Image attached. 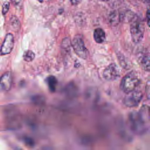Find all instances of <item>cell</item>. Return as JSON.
<instances>
[{
    "label": "cell",
    "instance_id": "1",
    "mask_svg": "<svg viewBox=\"0 0 150 150\" xmlns=\"http://www.w3.org/2000/svg\"><path fill=\"white\" fill-rule=\"evenodd\" d=\"M129 123L132 131L137 134H144L150 124L149 107L144 105L139 111H132L129 115Z\"/></svg>",
    "mask_w": 150,
    "mask_h": 150
},
{
    "label": "cell",
    "instance_id": "2",
    "mask_svg": "<svg viewBox=\"0 0 150 150\" xmlns=\"http://www.w3.org/2000/svg\"><path fill=\"white\" fill-rule=\"evenodd\" d=\"M131 39L135 43H139L143 39L145 27L144 23L137 16L134 15L129 21Z\"/></svg>",
    "mask_w": 150,
    "mask_h": 150
},
{
    "label": "cell",
    "instance_id": "3",
    "mask_svg": "<svg viewBox=\"0 0 150 150\" xmlns=\"http://www.w3.org/2000/svg\"><path fill=\"white\" fill-rule=\"evenodd\" d=\"M140 80L134 73H128L121 80V89L126 94L134 90L139 84Z\"/></svg>",
    "mask_w": 150,
    "mask_h": 150
},
{
    "label": "cell",
    "instance_id": "4",
    "mask_svg": "<svg viewBox=\"0 0 150 150\" xmlns=\"http://www.w3.org/2000/svg\"><path fill=\"white\" fill-rule=\"evenodd\" d=\"M72 46L75 53L81 59H86L88 55V52L86 47L81 35H76L72 40Z\"/></svg>",
    "mask_w": 150,
    "mask_h": 150
},
{
    "label": "cell",
    "instance_id": "5",
    "mask_svg": "<svg viewBox=\"0 0 150 150\" xmlns=\"http://www.w3.org/2000/svg\"><path fill=\"white\" fill-rule=\"evenodd\" d=\"M143 94L139 90L135 89L129 93H127L123 100L124 105L128 107H134L137 106L142 98Z\"/></svg>",
    "mask_w": 150,
    "mask_h": 150
},
{
    "label": "cell",
    "instance_id": "6",
    "mask_svg": "<svg viewBox=\"0 0 150 150\" xmlns=\"http://www.w3.org/2000/svg\"><path fill=\"white\" fill-rule=\"evenodd\" d=\"M103 76L108 81L115 80L120 76L119 69L115 63H111L104 69Z\"/></svg>",
    "mask_w": 150,
    "mask_h": 150
},
{
    "label": "cell",
    "instance_id": "7",
    "mask_svg": "<svg viewBox=\"0 0 150 150\" xmlns=\"http://www.w3.org/2000/svg\"><path fill=\"white\" fill-rule=\"evenodd\" d=\"M13 44L14 41L13 35L9 33L6 34L0 48V54L5 55L10 53L13 49Z\"/></svg>",
    "mask_w": 150,
    "mask_h": 150
},
{
    "label": "cell",
    "instance_id": "8",
    "mask_svg": "<svg viewBox=\"0 0 150 150\" xmlns=\"http://www.w3.org/2000/svg\"><path fill=\"white\" fill-rule=\"evenodd\" d=\"M12 84V76L10 71L4 73L0 77V91H9Z\"/></svg>",
    "mask_w": 150,
    "mask_h": 150
},
{
    "label": "cell",
    "instance_id": "9",
    "mask_svg": "<svg viewBox=\"0 0 150 150\" xmlns=\"http://www.w3.org/2000/svg\"><path fill=\"white\" fill-rule=\"evenodd\" d=\"M138 62L141 68L146 71H150V53H142L141 54L138 59Z\"/></svg>",
    "mask_w": 150,
    "mask_h": 150
},
{
    "label": "cell",
    "instance_id": "10",
    "mask_svg": "<svg viewBox=\"0 0 150 150\" xmlns=\"http://www.w3.org/2000/svg\"><path fill=\"white\" fill-rule=\"evenodd\" d=\"M93 37L96 42L98 43H101L105 39V32L101 28H96L94 31Z\"/></svg>",
    "mask_w": 150,
    "mask_h": 150
},
{
    "label": "cell",
    "instance_id": "11",
    "mask_svg": "<svg viewBox=\"0 0 150 150\" xmlns=\"http://www.w3.org/2000/svg\"><path fill=\"white\" fill-rule=\"evenodd\" d=\"M47 83L50 91H55L57 84V80L56 78L53 76H49L47 78Z\"/></svg>",
    "mask_w": 150,
    "mask_h": 150
},
{
    "label": "cell",
    "instance_id": "12",
    "mask_svg": "<svg viewBox=\"0 0 150 150\" xmlns=\"http://www.w3.org/2000/svg\"><path fill=\"white\" fill-rule=\"evenodd\" d=\"M110 23L112 25H116L118 23L120 20V14L118 13L116 11L112 12L108 17Z\"/></svg>",
    "mask_w": 150,
    "mask_h": 150
},
{
    "label": "cell",
    "instance_id": "13",
    "mask_svg": "<svg viewBox=\"0 0 150 150\" xmlns=\"http://www.w3.org/2000/svg\"><path fill=\"white\" fill-rule=\"evenodd\" d=\"M35 54L33 52H32L30 50H28L26 51L23 54V59L26 62H31L35 58Z\"/></svg>",
    "mask_w": 150,
    "mask_h": 150
},
{
    "label": "cell",
    "instance_id": "14",
    "mask_svg": "<svg viewBox=\"0 0 150 150\" xmlns=\"http://www.w3.org/2000/svg\"><path fill=\"white\" fill-rule=\"evenodd\" d=\"M11 23L13 28L18 29L19 28V21L18 20V18L15 16H12V17L11 18Z\"/></svg>",
    "mask_w": 150,
    "mask_h": 150
},
{
    "label": "cell",
    "instance_id": "15",
    "mask_svg": "<svg viewBox=\"0 0 150 150\" xmlns=\"http://www.w3.org/2000/svg\"><path fill=\"white\" fill-rule=\"evenodd\" d=\"M66 91L67 94L71 96H73V95L76 94V89L74 88V86L73 84H69L67 86Z\"/></svg>",
    "mask_w": 150,
    "mask_h": 150
},
{
    "label": "cell",
    "instance_id": "16",
    "mask_svg": "<svg viewBox=\"0 0 150 150\" xmlns=\"http://www.w3.org/2000/svg\"><path fill=\"white\" fill-rule=\"evenodd\" d=\"M145 92L148 99L150 100V77L148 79L145 86Z\"/></svg>",
    "mask_w": 150,
    "mask_h": 150
},
{
    "label": "cell",
    "instance_id": "17",
    "mask_svg": "<svg viewBox=\"0 0 150 150\" xmlns=\"http://www.w3.org/2000/svg\"><path fill=\"white\" fill-rule=\"evenodd\" d=\"M9 9V2H5L3 5H2V13L4 15H6V13L8 12Z\"/></svg>",
    "mask_w": 150,
    "mask_h": 150
},
{
    "label": "cell",
    "instance_id": "18",
    "mask_svg": "<svg viewBox=\"0 0 150 150\" xmlns=\"http://www.w3.org/2000/svg\"><path fill=\"white\" fill-rule=\"evenodd\" d=\"M146 19L148 25L150 27V5L148 7L146 12Z\"/></svg>",
    "mask_w": 150,
    "mask_h": 150
},
{
    "label": "cell",
    "instance_id": "19",
    "mask_svg": "<svg viewBox=\"0 0 150 150\" xmlns=\"http://www.w3.org/2000/svg\"><path fill=\"white\" fill-rule=\"evenodd\" d=\"M70 1L72 5H77L79 4L82 1V0H70Z\"/></svg>",
    "mask_w": 150,
    "mask_h": 150
},
{
    "label": "cell",
    "instance_id": "20",
    "mask_svg": "<svg viewBox=\"0 0 150 150\" xmlns=\"http://www.w3.org/2000/svg\"><path fill=\"white\" fill-rule=\"evenodd\" d=\"M21 0H11L12 2L14 4V5H18L20 2H21Z\"/></svg>",
    "mask_w": 150,
    "mask_h": 150
},
{
    "label": "cell",
    "instance_id": "21",
    "mask_svg": "<svg viewBox=\"0 0 150 150\" xmlns=\"http://www.w3.org/2000/svg\"><path fill=\"white\" fill-rule=\"evenodd\" d=\"M100 1H101V2H107V1H108L109 0H98Z\"/></svg>",
    "mask_w": 150,
    "mask_h": 150
},
{
    "label": "cell",
    "instance_id": "22",
    "mask_svg": "<svg viewBox=\"0 0 150 150\" xmlns=\"http://www.w3.org/2000/svg\"><path fill=\"white\" fill-rule=\"evenodd\" d=\"M149 111H150V107H149Z\"/></svg>",
    "mask_w": 150,
    "mask_h": 150
}]
</instances>
